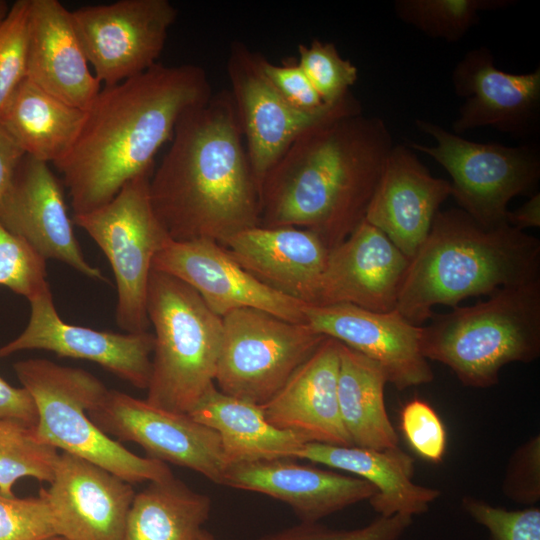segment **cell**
Wrapping results in <instances>:
<instances>
[{"label":"cell","mask_w":540,"mask_h":540,"mask_svg":"<svg viewBox=\"0 0 540 540\" xmlns=\"http://www.w3.org/2000/svg\"><path fill=\"white\" fill-rule=\"evenodd\" d=\"M212 94L205 69L194 64L157 63L101 88L85 110L72 149L54 164L74 215L105 205L128 181L153 170L180 118Z\"/></svg>","instance_id":"1"},{"label":"cell","mask_w":540,"mask_h":540,"mask_svg":"<svg viewBox=\"0 0 540 540\" xmlns=\"http://www.w3.org/2000/svg\"><path fill=\"white\" fill-rule=\"evenodd\" d=\"M153 170L154 212L174 241L223 244L259 226V188L230 91L188 110Z\"/></svg>","instance_id":"2"},{"label":"cell","mask_w":540,"mask_h":540,"mask_svg":"<svg viewBox=\"0 0 540 540\" xmlns=\"http://www.w3.org/2000/svg\"><path fill=\"white\" fill-rule=\"evenodd\" d=\"M393 146L384 120L363 112L311 127L264 177L259 226L309 229L331 249L365 219Z\"/></svg>","instance_id":"3"},{"label":"cell","mask_w":540,"mask_h":540,"mask_svg":"<svg viewBox=\"0 0 540 540\" xmlns=\"http://www.w3.org/2000/svg\"><path fill=\"white\" fill-rule=\"evenodd\" d=\"M540 279V241L509 224L486 228L459 208L439 211L410 259L396 304L423 326L433 308Z\"/></svg>","instance_id":"4"},{"label":"cell","mask_w":540,"mask_h":540,"mask_svg":"<svg viewBox=\"0 0 540 540\" xmlns=\"http://www.w3.org/2000/svg\"><path fill=\"white\" fill-rule=\"evenodd\" d=\"M422 326L428 360L448 366L465 386L498 383L502 367L540 354V279L503 287L485 301L435 314Z\"/></svg>","instance_id":"5"},{"label":"cell","mask_w":540,"mask_h":540,"mask_svg":"<svg viewBox=\"0 0 540 540\" xmlns=\"http://www.w3.org/2000/svg\"><path fill=\"white\" fill-rule=\"evenodd\" d=\"M154 328L146 401L188 414L215 385L222 318L178 278L151 269L146 297Z\"/></svg>","instance_id":"6"},{"label":"cell","mask_w":540,"mask_h":540,"mask_svg":"<svg viewBox=\"0 0 540 540\" xmlns=\"http://www.w3.org/2000/svg\"><path fill=\"white\" fill-rule=\"evenodd\" d=\"M13 368L36 403L34 432L41 442L86 459L130 484L173 476L166 463L132 453L91 421L88 410L108 390L93 374L38 358L18 361Z\"/></svg>","instance_id":"7"},{"label":"cell","mask_w":540,"mask_h":540,"mask_svg":"<svg viewBox=\"0 0 540 540\" xmlns=\"http://www.w3.org/2000/svg\"><path fill=\"white\" fill-rule=\"evenodd\" d=\"M415 125L435 144L410 142L409 147L433 158L447 171L451 196L459 209L481 226L507 224L510 200L534 192L540 179L538 146L475 142L424 119H417Z\"/></svg>","instance_id":"8"},{"label":"cell","mask_w":540,"mask_h":540,"mask_svg":"<svg viewBox=\"0 0 540 540\" xmlns=\"http://www.w3.org/2000/svg\"><path fill=\"white\" fill-rule=\"evenodd\" d=\"M154 170V169H153ZM153 170L128 181L105 205L74 215L108 259L117 289L115 320L129 333L147 331V287L155 255L172 240L152 207Z\"/></svg>","instance_id":"9"},{"label":"cell","mask_w":540,"mask_h":540,"mask_svg":"<svg viewBox=\"0 0 540 540\" xmlns=\"http://www.w3.org/2000/svg\"><path fill=\"white\" fill-rule=\"evenodd\" d=\"M326 336L254 308L222 317L215 383L229 396L261 405L319 347Z\"/></svg>","instance_id":"10"},{"label":"cell","mask_w":540,"mask_h":540,"mask_svg":"<svg viewBox=\"0 0 540 540\" xmlns=\"http://www.w3.org/2000/svg\"><path fill=\"white\" fill-rule=\"evenodd\" d=\"M259 53L236 41L230 45L227 74L251 168L260 189L277 160L302 133L329 119L362 112L349 92L335 104L303 111L290 104L261 69Z\"/></svg>","instance_id":"11"},{"label":"cell","mask_w":540,"mask_h":540,"mask_svg":"<svg viewBox=\"0 0 540 540\" xmlns=\"http://www.w3.org/2000/svg\"><path fill=\"white\" fill-rule=\"evenodd\" d=\"M177 15L168 0H119L71 11L88 63L104 86L157 64Z\"/></svg>","instance_id":"12"},{"label":"cell","mask_w":540,"mask_h":540,"mask_svg":"<svg viewBox=\"0 0 540 540\" xmlns=\"http://www.w3.org/2000/svg\"><path fill=\"white\" fill-rule=\"evenodd\" d=\"M87 413L105 434L140 445L146 457L191 469L222 484L227 466L220 438L190 415L109 389Z\"/></svg>","instance_id":"13"},{"label":"cell","mask_w":540,"mask_h":540,"mask_svg":"<svg viewBox=\"0 0 540 540\" xmlns=\"http://www.w3.org/2000/svg\"><path fill=\"white\" fill-rule=\"evenodd\" d=\"M152 269L189 285L221 318L238 309L254 308L289 322L307 324V304L257 280L215 241L170 240L155 255Z\"/></svg>","instance_id":"14"},{"label":"cell","mask_w":540,"mask_h":540,"mask_svg":"<svg viewBox=\"0 0 540 540\" xmlns=\"http://www.w3.org/2000/svg\"><path fill=\"white\" fill-rule=\"evenodd\" d=\"M28 301L31 313L27 326L0 347V359L24 350H46L97 363L134 387L147 389L153 333H115L66 323L57 313L50 286Z\"/></svg>","instance_id":"15"},{"label":"cell","mask_w":540,"mask_h":540,"mask_svg":"<svg viewBox=\"0 0 540 540\" xmlns=\"http://www.w3.org/2000/svg\"><path fill=\"white\" fill-rule=\"evenodd\" d=\"M0 222L45 261L54 259L88 278L106 281L81 251L63 188L48 163L23 156L0 198Z\"/></svg>","instance_id":"16"},{"label":"cell","mask_w":540,"mask_h":540,"mask_svg":"<svg viewBox=\"0 0 540 540\" xmlns=\"http://www.w3.org/2000/svg\"><path fill=\"white\" fill-rule=\"evenodd\" d=\"M452 86L464 99L452 124L454 133L483 127L516 138L535 135L540 126V67L529 73L499 69L485 46L471 49L456 63Z\"/></svg>","instance_id":"17"},{"label":"cell","mask_w":540,"mask_h":540,"mask_svg":"<svg viewBox=\"0 0 540 540\" xmlns=\"http://www.w3.org/2000/svg\"><path fill=\"white\" fill-rule=\"evenodd\" d=\"M306 323L375 361L398 390L430 383L433 371L421 349L422 326L398 310L376 312L351 304L307 305Z\"/></svg>","instance_id":"18"},{"label":"cell","mask_w":540,"mask_h":540,"mask_svg":"<svg viewBox=\"0 0 540 540\" xmlns=\"http://www.w3.org/2000/svg\"><path fill=\"white\" fill-rule=\"evenodd\" d=\"M132 484L81 457L62 452L41 495L57 536L66 540H121L135 496Z\"/></svg>","instance_id":"19"},{"label":"cell","mask_w":540,"mask_h":540,"mask_svg":"<svg viewBox=\"0 0 540 540\" xmlns=\"http://www.w3.org/2000/svg\"><path fill=\"white\" fill-rule=\"evenodd\" d=\"M409 261L381 230L364 219L329 249L315 305L394 310Z\"/></svg>","instance_id":"20"},{"label":"cell","mask_w":540,"mask_h":540,"mask_svg":"<svg viewBox=\"0 0 540 540\" xmlns=\"http://www.w3.org/2000/svg\"><path fill=\"white\" fill-rule=\"evenodd\" d=\"M450 181L433 176L408 145L394 144L368 204L365 220L411 259L427 238Z\"/></svg>","instance_id":"21"},{"label":"cell","mask_w":540,"mask_h":540,"mask_svg":"<svg viewBox=\"0 0 540 540\" xmlns=\"http://www.w3.org/2000/svg\"><path fill=\"white\" fill-rule=\"evenodd\" d=\"M339 345L326 337L285 384L260 405L271 424L296 434L305 443L353 446L338 405Z\"/></svg>","instance_id":"22"},{"label":"cell","mask_w":540,"mask_h":540,"mask_svg":"<svg viewBox=\"0 0 540 540\" xmlns=\"http://www.w3.org/2000/svg\"><path fill=\"white\" fill-rule=\"evenodd\" d=\"M252 276L307 305H315L329 248L314 231L257 226L221 244Z\"/></svg>","instance_id":"23"},{"label":"cell","mask_w":540,"mask_h":540,"mask_svg":"<svg viewBox=\"0 0 540 540\" xmlns=\"http://www.w3.org/2000/svg\"><path fill=\"white\" fill-rule=\"evenodd\" d=\"M265 494L289 505L302 522H317L377 490L366 480L295 463L289 459L229 466L222 484Z\"/></svg>","instance_id":"24"},{"label":"cell","mask_w":540,"mask_h":540,"mask_svg":"<svg viewBox=\"0 0 540 540\" xmlns=\"http://www.w3.org/2000/svg\"><path fill=\"white\" fill-rule=\"evenodd\" d=\"M26 78L84 111L101 90L89 69L71 11L57 0H30Z\"/></svg>","instance_id":"25"},{"label":"cell","mask_w":540,"mask_h":540,"mask_svg":"<svg viewBox=\"0 0 540 540\" xmlns=\"http://www.w3.org/2000/svg\"><path fill=\"white\" fill-rule=\"evenodd\" d=\"M295 458L346 471L368 481L377 490L369 502L383 517L423 514L440 496L439 490L412 481L414 460L398 446L375 450L308 442Z\"/></svg>","instance_id":"26"},{"label":"cell","mask_w":540,"mask_h":540,"mask_svg":"<svg viewBox=\"0 0 540 540\" xmlns=\"http://www.w3.org/2000/svg\"><path fill=\"white\" fill-rule=\"evenodd\" d=\"M188 415L218 434L227 468L295 458L305 444L296 434L271 424L260 405L224 394L215 386Z\"/></svg>","instance_id":"27"},{"label":"cell","mask_w":540,"mask_h":540,"mask_svg":"<svg viewBox=\"0 0 540 540\" xmlns=\"http://www.w3.org/2000/svg\"><path fill=\"white\" fill-rule=\"evenodd\" d=\"M85 111L45 92L26 77L0 111V123L27 155L56 164L72 149Z\"/></svg>","instance_id":"28"},{"label":"cell","mask_w":540,"mask_h":540,"mask_svg":"<svg viewBox=\"0 0 540 540\" xmlns=\"http://www.w3.org/2000/svg\"><path fill=\"white\" fill-rule=\"evenodd\" d=\"M386 383L379 364L340 343L338 405L353 446L375 450L398 446L399 438L384 402Z\"/></svg>","instance_id":"29"},{"label":"cell","mask_w":540,"mask_h":540,"mask_svg":"<svg viewBox=\"0 0 540 540\" xmlns=\"http://www.w3.org/2000/svg\"><path fill=\"white\" fill-rule=\"evenodd\" d=\"M211 500L174 476L135 494L121 540H197Z\"/></svg>","instance_id":"30"},{"label":"cell","mask_w":540,"mask_h":540,"mask_svg":"<svg viewBox=\"0 0 540 540\" xmlns=\"http://www.w3.org/2000/svg\"><path fill=\"white\" fill-rule=\"evenodd\" d=\"M513 0H396L397 18L428 37L458 42L480 21L483 11L513 5Z\"/></svg>","instance_id":"31"},{"label":"cell","mask_w":540,"mask_h":540,"mask_svg":"<svg viewBox=\"0 0 540 540\" xmlns=\"http://www.w3.org/2000/svg\"><path fill=\"white\" fill-rule=\"evenodd\" d=\"M59 454L37 438L34 428L0 419V494L14 497V484L24 477L50 483Z\"/></svg>","instance_id":"32"},{"label":"cell","mask_w":540,"mask_h":540,"mask_svg":"<svg viewBox=\"0 0 540 540\" xmlns=\"http://www.w3.org/2000/svg\"><path fill=\"white\" fill-rule=\"evenodd\" d=\"M297 63L325 104L342 100L358 79L357 67L332 42L314 39L309 45L299 44Z\"/></svg>","instance_id":"33"},{"label":"cell","mask_w":540,"mask_h":540,"mask_svg":"<svg viewBox=\"0 0 540 540\" xmlns=\"http://www.w3.org/2000/svg\"><path fill=\"white\" fill-rule=\"evenodd\" d=\"M0 285L28 300L49 287L46 261L1 222Z\"/></svg>","instance_id":"34"},{"label":"cell","mask_w":540,"mask_h":540,"mask_svg":"<svg viewBox=\"0 0 540 540\" xmlns=\"http://www.w3.org/2000/svg\"><path fill=\"white\" fill-rule=\"evenodd\" d=\"M30 0L15 1L0 24V111L26 77Z\"/></svg>","instance_id":"35"},{"label":"cell","mask_w":540,"mask_h":540,"mask_svg":"<svg viewBox=\"0 0 540 540\" xmlns=\"http://www.w3.org/2000/svg\"><path fill=\"white\" fill-rule=\"evenodd\" d=\"M465 512L489 532V540H540V509L507 510L464 496Z\"/></svg>","instance_id":"36"},{"label":"cell","mask_w":540,"mask_h":540,"mask_svg":"<svg viewBox=\"0 0 540 540\" xmlns=\"http://www.w3.org/2000/svg\"><path fill=\"white\" fill-rule=\"evenodd\" d=\"M412 519L401 514L379 516L370 524L352 530L331 529L317 522H301L257 540H398L410 527Z\"/></svg>","instance_id":"37"},{"label":"cell","mask_w":540,"mask_h":540,"mask_svg":"<svg viewBox=\"0 0 540 540\" xmlns=\"http://www.w3.org/2000/svg\"><path fill=\"white\" fill-rule=\"evenodd\" d=\"M57 536L45 499L0 494V540H48Z\"/></svg>","instance_id":"38"},{"label":"cell","mask_w":540,"mask_h":540,"mask_svg":"<svg viewBox=\"0 0 540 540\" xmlns=\"http://www.w3.org/2000/svg\"><path fill=\"white\" fill-rule=\"evenodd\" d=\"M400 428L413 451L421 458L441 463L447 446L445 426L425 400L413 398L400 412Z\"/></svg>","instance_id":"39"},{"label":"cell","mask_w":540,"mask_h":540,"mask_svg":"<svg viewBox=\"0 0 540 540\" xmlns=\"http://www.w3.org/2000/svg\"><path fill=\"white\" fill-rule=\"evenodd\" d=\"M507 497L523 504L540 498V438L527 441L511 457L503 483Z\"/></svg>","instance_id":"40"},{"label":"cell","mask_w":540,"mask_h":540,"mask_svg":"<svg viewBox=\"0 0 540 540\" xmlns=\"http://www.w3.org/2000/svg\"><path fill=\"white\" fill-rule=\"evenodd\" d=\"M259 62L267 79L294 107L311 112L328 105L322 101L297 61L276 65L260 54Z\"/></svg>","instance_id":"41"},{"label":"cell","mask_w":540,"mask_h":540,"mask_svg":"<svg viewBox=\"0 0 540 540\" xmlns=\"http://www.w3.org/2000/svg\"><path fill=\"white\" fill-rule=\"evenodd\" d=\"M0 419L35 428L38 410L31 393L24 387L11 386L0 377Z\"/></svg>","instance_id":"42"},{"label":"cell","mask_w":540,"mask_h":540,"mask_svg":"<svg viewBox=\"0 0 540 540\" xmlns=\"http://www.w3.org/2000/svg\"><path fill=\"white\" fill-rule=\"evenodd\" d=\"M25 154L18 142L0 123V198Z\"/></svg>","instance_id":"43"},{"label":"cell","mask_w":540,"mask_h":540,"mask_svg":"<svg viewBox=\"0 0 540 540\" xmlns=\"http://www.w3.org/2000/svg\"><path fill=\"white\" fill-rule=\"evenodd\" d=\"M506 222L510 226L524 231L526 228L540 227V194L535 192L520 207L508 211Z\"/></svg>","instance_id":"44"},{"label":"cell","mask_w":540,"mask_h":540,"mask_svg":"<svg viewBox=\"0 0 540 540\" xmlns=\"http://www.w3.org/2000/svg\"><path fill=\"white\" fill-rule=\"evenodd\" d=\"M10 7L6 1L0 0V24L6 18Z\"/></svg>","instance_id":"45"},{"label":"cell","mask_w":540,"mask_h":540,"mask_svg":"<svg viewBox=\"0 0 540 540\" xmlns=\"http://www.w3.org/2000/svg\"><path fill=\"white\" fill-rule=\"evenodd\" d=\"M197 540H215L214 536L206 530H202Z\"/></svg>","instance_id":"46"},{"label":"cell","mask_w":540,"mask_h":540,"mask_svg":"<svg viewBox=\"0 0 540 540\" xmlns=\"http://www.w3.org/2000/svg\"><path fill=\"white\" fill-rule=\"evenodd\" d=\"M48 540H66L65 538L61 537V536H55L53 538H50Z\"/></svg>","instance_id":"47"}]
</instances>
